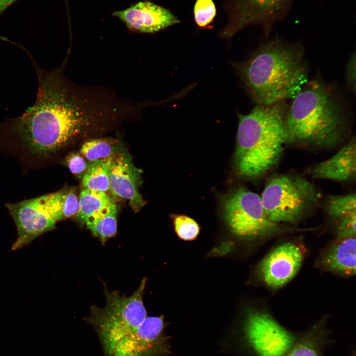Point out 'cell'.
<instances>
[{"label": "cell", "instance_id": "cell-25", "mask_svg": "<svg viewBox=\"0 0 356 356\" xmlns=\"http://www.w3.org/2000/svg\"><path fill=\"white\" fill-rule=\"evenodd\" d=\"M195 20L198 26L209 24L216 14V7L212 0H197L194 5Z\"/></svg>", "mask_w": 356, "mask_h": 356}, {"label": "cell", "instance_id": "cell-1", "mask_svg": "<svg viewBox=\"0 0 356 356\" xmlns=\"http://www.w3.org/2000/svg\"><path fill=\"white\" fill-rule=\"evenodd\" d=\"M34 65L39 83L34 104L0 128L29 153L44 158L71 143L108 114L77 94L59 68L46 71Z\"/></svg>", "mask_w": 356, "mask_h": 356}, {"label": "cell", "instance_id": "cell-13", "mask_svg": "<svg viewBox=\"0 0 356 356\" xmlns=\"http://www.w3.org/2000/svg\"><path fill=\"white\" fill-rule=\"evenodd\" d=\"M113 15L128 28L143 33L158 32L179 22L171 12L150 1H140Z\"/></svg>", "mask_w": 356, "mask_h": 356}, {"label": "cell", "instance_id": "cell-3", "mask_svg": "<svg viewBox=\"0 0 356 356\" xmlns=\"http://www.w3.org/2000/svg\"><path fill=\"white\" fill-rule=\"evenodd\" d=\"M288 142L329 147L344 138L348 110L332 86L320 79L308 81L286 107Z\"/></svg>", "mask_w": 356, "mask_h": 356}, {"label": "cell", "instance_id": "cell-15", "mask_svg": "<svg viewBox=\"0 0 356 356\" xmlns=\"http://www.w3.org/2000/svg\"><path fill=\"white\" fill-rule=\"evenodd\" d=\"M356 194L330 197L326 204L329 216L336 222L338 239L356 235Z\"/></svg>", "mask_w": 356, "mask_h": 356}, {"label": "cell", "instance_id": "cell-28", "mask_svg": "<svg viewBox=\"0 0 356 356\" xmlns=\"http://www.w3.org/2000/svg\"><path fill=\"white\" fill-rule=\"evenodd\" d=\"M18 0H0V14Z\"/></svg>", "mask_w": 356, "mask_h": 356}, {"label": "cell", "instance_id": "cell-5", "mask_svg": "<svg viewBox=\"0 0 356 356\" xmlns=\"http://www.w3.org/2000/svg\"><path fill=\"white\" fill-rule=\"evenodd\" d=\"M146 281L144 278L137 290L129 296L105 289V306L90 308V314L85 320L95 329L104 356H110L117 344L147 317L143 302Z\"/></svg>", "mask_w": 356, "mask_h": 356}, {"label": "cell", "instance_id": "cell-2", "mask_svg": "<svg viewBox=\"0 0 356 356\" xmlns=\"http://www.w3.org/2000/svg\"><path fill=\"white\" fill-rule=\"evenodd\" d=\"M236 68L256 104L292 99L308 81L303 47L278 37L262 44Z\"/></svg>", "mask_w": 356, "mask_h": 356}, {"label": "cell", "instance_id": "cell-7", "mask_svg": "<svg viewBox=\"0 0 356 356\" xmlns=\"http://www.w3.org/2000/svg\"><path fill=\"white\" fill-rule=\"evenodd\" d=\"M223 215L230 231L244 238L266 236L280 230L279 223L270 221L258 194L240 187L226 196Z\"/></svg>", "mask_w": 356, "mask_h": 356}, {"label": "cell", "instance_id": "cell-11", "mask_svg": "<svg viewBox=\"0 0 356 356\" xmlns=\"http://www.w3.org/2000/svg\"><path fill=\"white\" fill-rule=\"evenodd\" d=\"M305 250L296 243L288 242L275 248L262 261L259 271L268 287H281L290 281L299 270Z\"/></svg>", "mask_w": 356, "mask_h": 356}, {"label": "cell", "instance_id": "cell-17", "mask_svg": "<svg viewBox=\"0 0 356 356\" xmlns=\"http://www.w3.org/2000/svg\"><path fill=\"white\" fill-rule=\"evenodd\" d=\"M324 267L345 276L356 273V238L351 237L338 240L325 254L322 260Z\"/></svg>", "mask_w": 356, "mask_h": 356}, {"label": "cell", "instance_id": "cell-21", "mask_svg": "<svg viewBox=\"0 0 356 356\" xmlns=\"http://www.w3.org/2000/svg\"><path fill=\"white\" fill-rule=\"evenodd\" d=\"M112 203L105 192L85 188L79 196V210L76 219L80 225L84 226L90 216Z\"/></svg>", "mask_w": 356, "mask_h": 356}, {"label": "cell", "instance_id": "cell-6", "mask_svg": "<svg viewBox=\"0 0 356 356\" xmlns=\"http://www.w3.org/2000/svg\"><path fill=\"white\" fill-rule=\"evenodd\" d=\"M319 198L316 187L310 181L288 175L271 178L261 197L266 215L277 223H296L316 205Z\"/></svg>", "mask_w": 356, "mask_h": 356}, {"label": "cell", "instance_id": "cell-10", "mask_svg": "<svg viewBox=\"0 0 356 356\" xmlns=\"http://www.w3.org/2000/svg\"><path fill=\"white\" fill-rule=\"evenodd\" d=\"M17 228L18 238L11 247L15 250L29 244L35 239L56 228L45 203L44 195L5 205Z\"/></svg>", "mask_w": 356, "mask_h": 356}, {"label": "cell", "instance_id": "cell-9", "mask_svg": "<svg viewBox=\"0 0 356 356\" xmlns=\"http://www.w3.org/2000/svg\"><path fill=\"white\" fill-rule=\"evenodd\" d=\"M164 316H147L120 341L110 356H168L170 337L165 334Z\"/></svg>", "mask_w": 356, "mask_h": 356}, {"label": "cell", "instance_id": "cell-18", "mask_svg": "<svg viewBox=\"0 0 356 356\" xmlns=\"http://www.w3.org/2000/svg\"><path fill=\"white\" fill-rule=\"evenodd\" d=\"M44 196L47 209L56 222L73 217L78 212L79 199L70 188H63Z\"/></svg>", "mask_w": 356, "mask_h": 356}, {"label": "cell", "instance_id": "cell-8", "mask_svg": "<svg viewBox=\"0 0 356 356\" xmlns=\"http://www.w3.org/2000/svg\"><path fill=\"white\" fill-rule=\"evenodd\" d=\"M244 336L257 356H285L297 337L268 313L254 310L246 314Z\"/></svg>", "mask_w": 356, "mask_h": 356}, {"label": "cell", "instance_id": "cell-14", "mask_svg": "<svg viewBox=\"0 0 356 356\" xmlns=\"http://www.w3.org/2000/svg\"><path fill=\"white\" fill-rule=\"evenodd\" d=\"M356 138L354 136L330 158L317 164L312 170L315 178L343 181L356 178Z\"/></svg>", "mask_w": 356, "mask_h": 356}, {"label": "cell", "instance_id": "cell-19", "mask_svg": "<svg viewBox=\"0 0 356 356\" xmlns=\"http://www.w3.org/2000/svg\"><path fill=\"white\" fill-rule=\"evenodd\" d=\"M117 206L113 202L90 216L87 220V227L102 244L114 236L117 230Z\"/></svg>", "mask_w": 356, "mask_h": 356}, {"label": "cell", "instance_id": "cell-27", "mask_svg": "<svg viewBox=\"0 0 356 356\" xmlns=\"http://www.w3.org/2000/svg\"><path fill=\"white\" fill-rule=\"evenodd\" d=\"M346 72V78L348 87L352 92L355 93L356 58L354 53L347 63Z\"/></svg>", "mask_w": 356, "mask_h": 356}, {"label": "cell", "instance_id": "cell-4", "mask_svg": "<svg viewBox=\"0 0 356 356\" xmlns=\"http://www.w3.org/2000/svg\"><path fill=\"white\" fill-rule=\"evenodd\" d=\"M284 102L256 104L238 114L234 165L241 176L256 178L277 165L288 142Z\"/></svg>", "mask_w": 356, "mask_h": 356}, {"label": "cell", "instance_id": "cell-22", "mask_svg": "<svg viewBox=\"0 0 356 356\" xmlns=\"http://www.w3.org/2000/svg\"><path fill=\"white\" fill-rule=\"evenodd\" d=\"M113 156L89 163L82 180L86 188L104 192L109 190V169Z\"/></svg>", "mask_w": 356, "mask_h": 356}, {"label": "cell", "instance_id": "cell-20", "mask_svg": "<svg viewBox=\"0 0 356 356\" xmlns=\"http://www.w3.org/2000/svg\"><path fill=\"white\" fill-rule=\"evenodd\" d=\"M326 336L320 327H315L296 338L285 356H323Z\"/></svg>", "mask_w": 356, "mask_h": 356}, {"label": "cell", "instance_id": "cell-16", "mask_svg": "<svg viewBox=\"0 0 356 356\" xmlns=\"http://www.w3.org/2000/svg\"><path fill=\"white\" fill-rule=\"evenodd\" d=\"M240 25L257 23L268 26L281 16L290 0H241Z\"/></svg>", "mask_w": 356, "mask_h": 356}, {"label": "cell", "instance_id": "cell-12", "mask_svg": "<svg viewBox=\"0 0 356 356\" xmlns=\"http://www.w3.org/2000/svg\"><path fill=\"white\" fill-rule=\"evenodd\" d=\"M141 174L127 153L113 156L109 169V190L114 196L128 200L135 212L145 204L139 191Z\"/></svg>", "mask_w": 356, "mask_h": 356}, {"label": "cell", "instance_id": "cell-26", "mask_svg": "<svg viewBox=\"0 0 356 356\" xmlns=\"http://www.w3.org/2000/svg\"><path fill=\"white\" fill-rule=\"evenodd\" d=\"M66 163L71 172L74 175L84 174L89 165L82 156L78 153L69 155Z\"/></svg>", "mask_w": 356, "mask_h": 356}, {"label": "cell", "instance_id": "cell-23", "mask_svg": "<svg viewBox=\"0 0 356 356\" xmlns=\"http://www.w3.org/2000/svg\"><path fill=\"white\" fill-rule=\"evenodd\" d=\"M80 153L89 162L108 158L115 155L113 146L106 140L100 139L84 143Z\"/></svg>", "mask_w": 356, "mask_h": 356}, {"label": "cell", "instance_id": "cell-24", "mask_svg": "<svg viewBox=\"0 0 356 356\" xmlns=\"http://www.w3.org/2000/svg\"><path fill=\"white\" fill-rule=\"evenodd\" d=\"M172 219L175 231L180 239L184 241L196 239L200 227L194 220L183 215H173Z\"/></svg>", "mask_w": 356, "mask_h": 356}]
</instances>
